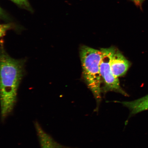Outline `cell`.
Wrapping results in <instances>:
<instances>
[{
    "label": "cell",
    "mask_w": 148,
    "mask_h": 148,
    "mask_svg": "<svg viewBox=\"0 0 148 148\" xmlns=\"http://www.w3.org/2000/svg\"><path fill=\"white\" fill-rule=\"evenodd\" d=\"M13 2L16 3L21 8H24L27 10L32 12V9L29 4L28 0H10Z\"/></svg>",
    "instance_id": "obj_7"
},
{
    "label": "cell",
    "mask_w": 148,
    "mask_h": 148,
    "mask_svg": "<svg viewBox=\"0 0 148 148\" xmlns=\"http://www.w3.org/2000/svg\"><path fill=\"white\" fill-rule=\"evenodd\" d=\"M136 6L142 8V3L144 0H131Z\"/></svg>",
    "instance_id": "obj_10"
},
{
    "label": "cell",
    "mask_w": 148,
    "mask_h": 148,
    "mask_svg": "<svg viewBox=\"0 0 148 148\" xmlns=\"http://www.w3.org/2000/svg\"><path fill=\"white\" fill-rule=\"evenodd\" d=\"M102 51L86 46L80 50L83 77L95 99L97 106L94 111L98 112L102 100L101 77L100 64Z\"/></svg>",
    "instance_id": "obj_2"
},
{
    "label": "cell",
    "mask_w": 148,
    "mask_h": 148,
    "mask_svg": "<svg viewBox=\"0 0 148 148\" xmlns=\"http://www.w3.org/2000/svg\"><path fill=\"white\" fill-rule=\"evenodd\" d=\"M14 27V25L11 23L0 24V38L4 36L7 31Z\"/></svg>",
    "instance_id": "obj_8"
},
{
    "label": "cell",
    "mask_w": 148,
    "mask_h": 148,
    "mask_svg": "<svg viewBox=\"0 0 148 148\" xmlns=\"http://www.w3.org/2000/svg\"><path fill=\"white\" fill-rule=\"evenodd\" d=\"M0 45V106L3 121L12 113L17 101L18 87L24 74L25 61L11 57Z\"/></svg>",
    "instance_id": "obj_1"
},
{
    "label": "cell",
    "mask_w": 148,
    "mask_h": 148,
    "mask_svg": "<svg viewBox=\"0 0 148 148\" xmlns=\"http://www.w3.org/2000/svg\"><path fill=\"white\" fill-rule=\"evenodd\" d=\"M36 131L41 148H62L63 147L47 134L41 126L37 127Z\"/></svg>",
    "instance_id": "obj_6"
},
{
    "label": "cell",
    "mask_w": 148,
    "mask_h": 148,
    "mask_svg": "<svg viewBox=\"0 0 148 148\" xmlns=\"http://www.w3.org/2000/svg\"><path fill=\"white\" fill-rule=\"evenodd\" d=\"M114 102L121 103L124 106L128 108L130 111V116L144 111L148 110V94L145 97L134 101H114Z\"/></svg>",
    "instance_id": "obj_5"
},
{
    "label": "cell",
    "mask_w": 148,
    "mask_h": 148,
    "mask_svg": "<svg viewBox=\"0 0 148 148\" xmlns=\"http://www.w3.org/2000/svg\"><path fill=\"white\" fill-rule=\"evenodd\" d=\"M116 49L113 47L101 49L102 54L100 64V71L104 84L101 89L102 92L105 94L108 92H114L125 97H129L128 94L120 86L118 78L114 76L111 70V60Z\"/></svg>",
    "instance_id": "obj_3"
},
{
    "label": "cell",
    "mask_w": 148,
    "mask_h": 148,
    "mask_svg": "<svg viewBox=\"0 0 148 148\" xmlns=\"http://www.w3.org/2000/svg\"><path fill=\"white\" fill-rule=\"evenodd\" d=\"M0 19L8 20L9 16L0 7Z\"/></svg>",
    "instance_id": "obj_9"
},
{
    "label": "cell",
    "mask_w": 148,
    "mask_h": 148,
    "mask_svg": "<svg viewBox=\"0 0 148 148\" xmlns=\"http://www.w3.org/2000/svg\"><path fill=\"white\" fill-rule=\"evenodd\" d=\"M111 70L116 77L124 75L128 70L130 63L118 49H116L110 62Z\"/></svg>",
    "instance_id": "obj_4"
}]
</instances>
